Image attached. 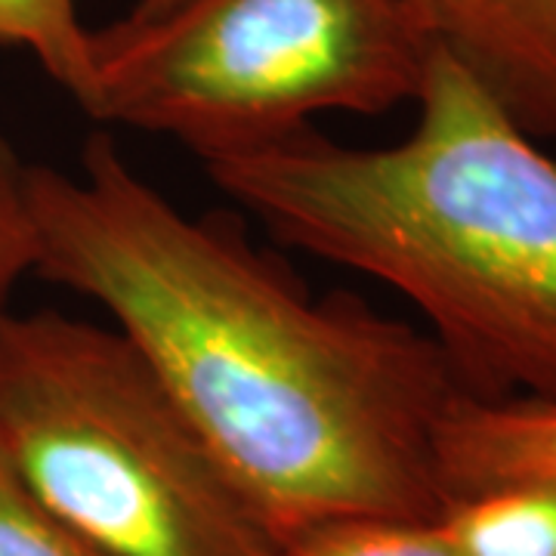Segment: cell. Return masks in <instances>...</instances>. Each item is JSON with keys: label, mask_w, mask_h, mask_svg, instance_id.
Instances as JSON below:
<instances>
[{"label": "cell", "mask_w": 556, "mask_h": 556, "mask_svg": "<svg viewBox=\"0 0 556 556\" xmlns=\"http://www.w3.org/2000/svg\"><path fill=\"white\" fill-rule=\"evenodd\" d=\"M35 273L134 343L266 532L433 519V437L464 390L433 338L313 298L223 219L192 217L97 134L78 170L28 164Z\"/></svg>", "instance_id": "1"}, {"label": "cell", "mask_w": 556, "mask_h": 556, "mask_svg": "<svg viewBox=\"0 0 556 556\" xmlns=\"http://www.w3.org/2000/svg\"><path fill=\"white\" fill-rule=\"evenodd\" d=\"M412 134L201 161L281 244L405 298L477 399L556 405V159L433 50Z\"/></svg>", "instance_id": "2"}, {"label": "cell", "mask_w": 556, "mask_h": 556, "mask_svg": "<svg viewBox=\"0 0 556 556\" xmlns=\"http://www.w3.org/2000/svg\"><path fill=\"white\" fill-rule=\"evenodd\" d=\"M0 455L102 556H273L276 547L112 325L0 309Z\"/></svg>", "instance_id": "3"}, {"label": "cell", "mask_w": 556, "mask_h": 556, "mask_svg": "<svg viewBox=\"0 0 556 556\" xmlns=\"http://www.w3.org/2000/svg\"><path fill=\"white\" fill-rule=\"evenodd\" d=\"M430 56L402 0H177L90 31L75 105L207 161L415 102Z\"/></svg>", "instance_id": "4"}, {"label": "cell", "mask_w": 556, "mask_h": 556, "mask_svg": "<svg viewBox=\"0 0 556 556\" xmlns=\"http://www.w3.org/2000/svg\"><path fill=\"white\" fill-rule=\"evenodd\" d=\"M529 137L556 139V0H402Z\"/></svg>", "instance_id": "5"}, {"label": "cell", "mask_w": 556, "mask_h": 556, "mask_svg": "<svg viewBox=\"0 0 556 556\" xmlns=\"http://www.w3.org/2000/svg\"><path fill=\"white\" fill-rule=\"evenodd\" d=\"M445 501L504 482L556 477V405L460 393L433 437Z\"/></svg>", "instance_id": "6"}, {"label": "cell", "mask_w": 556, "mask_h": 556, "mask_svg": "<svg viewBox=\"0 0 556 556\" xmlns=\"http://www.w3.org/2000/svg\"><path fill=\"white\" fill-rule=\"evenodd\" d=\"M437 526L455 556H556V477L448 497Z\"/></svg>", "instance_id": "7"}, {"label": "cell", "mask_w": 556, "mask_h": 556, "mask_svg": "<svg viewBox=\"0 0 556 556\" xmlns=\"http://www.w3.org/2000/svg\"><path fill=\"white\" fill-rule=\"evenodd\" d=\"M90 31L75 0H0V43L31 53L72 102L90 75Z\"/></svg>", "instance_id": "8"}, {"label": "cell", "mask_w": 556, "mask_h": 556, "mask_svg": "<svg viewBox=\"0 0 556 556\" xmlns=\"http://www.w3.org/2000/svg\"><path fill=\"white\" fill-rule=\"evenodd\" d=\"M273 556H455L433 519L350 517L281 538Z\"/></svg>", "instance_id": "9"}, {"label": "cell", "mask_w": 556, "mask_h": 556, "mask_svg": "<svg viewBox=\"0 0 556 556\" xmlns=\"http://www.w3.org/2000/svg\"><path fill=\"white\" fill-rule=\"evenodd\" d=\"M0 556H102L68 529L0 455Z\"/></svg>", "instance_id": "10"}, {"label": "cell", "mask_w": 556, "mask_h": 556, "mask_svg": "<svg viewBox=\"0 0 556 556\" xmlns=\"http://www.w3.org/2000/svg\"><path fill=\"white\" fill-rule=\"evenodd\" d=\"M38 266V232L28 204V161L0 134V309L22 276Z\"/></svg>", "instance_id": "11"}, {"label": "cell", "mask_w": 556, "mask_h": 556, "mask_svg": "<svg viewBox=\"0 0 556 556\" xmlns=\"http://www.w3.org/2000/svg\"><path fill=\"white\" fill-rule=\"evenodd\" d=\"M177 0H137L124 16H134V20H149V16H159L167 7H174Z\"/></svg>", "instance_id": "12"}]
</instances>
